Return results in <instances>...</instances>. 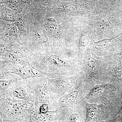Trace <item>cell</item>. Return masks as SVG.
<instances>
[{"label": "cell", "instance_id": "1", "mask_svg": "<svg viewBox=\"0 0 122 122\" xmlns=\"http://www.w3.org/2000/svg\"><path fill=\"white\" fill-rule=\"evenodd\" d=\"M34 103L12 97L0 96V115L3 122H24Z\"/></svg>", "mask_w": 122, "mask_h": 122}, {"label": "cell", "instance_id": "2", "mask_svg": "<svg viewBox=\"0 0 122 122\" xmlns=\"http://www.w3.org/2000/svg\"><path fill=\"white\" fill-rule=\"evenodd\" d=\"M35 96L34 105L36 107L47 105L52 107V102L47 89V79L34 78L29 79Z\"/></svg>", "mask_w": 122, "mask_h": 122}, {"label": "cell", "instance_id": "3", "mask_svg": "<svg viewBox=\"0 0 122 122\" xmlns=\"http://www.w3.org/2000/svg\"><path fill=\"white\" fill-rule=\"evenodd\" d=\"M5 69L8 73L17 75L23 80L34 78L47 79L55 78L52 75L28 65L9 66Z\"/></svg>", "mask_w": 122, "mask_h": 122}, {"label": "cell", "instance_id": "4", "mask_svg": "<svg viewBox=\"0 0 122 122\" xmlns=\"http://www.w3.org/2000/svg\"><path fill=\"white\" fill-rule=\"evenodd\" d=\"M14 98L34 103L35 96L28 79L23 80L20 77L7 94Z\"/></svg>", "mask_w": 122, "mask_h": 122}, {"label": "cell", "instance_id": "5", "mask_svg": "<svg viewBox=\"0 0 122 122\" xmlns=\"http://www.w3.org/2000/svg\"><path fill=\"white\" fill-rule=\"evenodd\" d=\"M72 79L68 78H55L47 79V89L50 97L52 93L63 96L71 86Z\"/></svg>", "mask_w": 122, "mask_h": 122}, {"label": "cell", "instance_id": "6", "mask_svg": "<svg viewBox=\"0 0 122 122\" xmlns=\"http://www.w3.org/2000/svg\"><path fill=\"white\" fill-rule=\"evenodd\" d=\"M43 60L46 63L55 68L62 69L69 66V65L65 59L55 55H46L43 57Z\"/></svg>", "mask_w": 122, "mask_h": 122}, {"label": "cell", "instance_id": "7", "mask_svg": "<svg viewBox=\"0 0 122 122\" xmlns=\"http://www.w3.org/2000/svg\"><path fill=\"white\" fill-rule=\"evenodd\" d=\"M20 78L18 76L10 79L0 80V96L8 93L16 82Z\"/></svg>", "mask_w": 122, "mask_h": 122}, {"label": "cell", "instance_id": "8", "mask_svg": "<svg viewBox=\"0 0 122 122\" xmlns=\"http://www.w3.org/2000/svg\"><path fill=\"white\" fill-rule=\"evenodd\" d=\"M85 64L87 72L91 75L96 76L98 72V66L95 59L90 56L86 58Z\"/></svg>", "mask_w": 122, "mask_h": 122}, {"label": "cell", "instance_id": "9", "mask_svg": "<svg viewBox=\"0 0 122 122\" xmlns=\"http://www.w3.org/2000/svg\"><path fill=\"white\" fill-rule=\"evenodd\" d=\"M78 94V92L77 90L73 91L69 93L66 94L59 99V103L64 106L69 105L77 98Z\"/></svg>", "mask_w": 122, "mask_h": 122}, {"label": "cell", "instance_id": "10", "mask_svg": "<svg viewBox=\"0 0 122 122\" xmlns=\"http://www.w3.org/2000/svg\"><path fill=\"white\" fill-rule=\"evenodd\" d=\"M89 39L86 34H82L81 35L79 41V48L81 50H83L89 44Z\"/></svg>", "mask_w": 122, "mask_h": 122}, {"label": "cell", "instance_id": "11", "mask_svg": "<svg viewBox=\"0 0 122 122\" xmlns=\"http://www.w3.org/2000/svg\"><path fill=\"white\" fill-rule=\"evenodd\" d=\"M50 21L51 22L48 23V26L50 30L54 35L58 36L59 35V33L57 23L54 20H52V19H51V20H50Z\"/></svg>", "mask_w": 122, "mask_h": 122}, {"label": "cell", "instance_id": "12", "mask_svg": "<svg viewBox=\"0 0 122 122\" xmlns=\"http://www.w3.org/2000/svg\"><path fill=\"white\" fill-rule=\"evenodd\" d=\"M105 87L103 86H97L93 88L89 94L91 97H95L100 95L105 90Z\"/></svg>", "mask_w": 122, "mask_h": 122}, {"label": "cell", "instance_id": "13", "mask_svg": "<svg viewBox=\"0 0 122 122\" xmlns=\"http://www.w3.org/2000/svg\"><path fill=\"white\" fill-rule=\"evenodd\" d=\"M17 76L13 74L7 73L5 72V68H0V80L10 79Z\"/></svg>", "mask_w": 122, "mask_h": 122}, {"label": "cell", "instance_id": "14", "mask_svg": "<svg viewBox=\"0 0 122 122\" xmlns=\"http://www.w3.org/2000/svg\"><path fill=\"white\" fill-rule=\"evenodd\" d=\"M101 122H122V115H117L115 118L109 121Z\"/></svg>", "mask_w": 122, "mask_h": 122}, {"label": "cell", "instance_id": "15", "mask_svg": "<svg viewBox=\"0 0 122 122\" xmlns=\"http://www.w3.org/2000/svg\"><path fill=\"white\" fill-rule=\"evenodd\" d=\"M117 115H122V107L120 110H119V111L118 112Z\"/></svg>", "mask_w": 122, "mask_h": 122}, {"label": "cell", "instance_id": "16", "mask_svg": "<svg viewBox=\"0 0 122 122\" xmlns=\"http://www.w3.org/2000/svg\"><path fill=\"white\" fill-rule=\"evenodd\" d=\"M0 122H3V121H2V118H1L0 115Z\"/></svg>", "mask_w": 122, "mask_h": 122}, {"label": "cell", "instance_id": "17", "mask_svg": "<svg viewBox=\"0 0 122 122\" xmlns=\"http://www.w3.org/2000/svg\"><path fill=\"white\" fill-rule=\"evenodd\" d=\"M57 122V121L56 120H53V121H52V122Z\"/></svg>", "mask_w": 122, "mask_h": 122}]
</instances>
